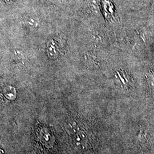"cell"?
I'll use <instances>...</instances> for the list:
<instances>
[{
    "mask_svg": "<svg viewBox=\"0 0 154 154\" xmlns=\"http://www.w3.org/2000/svg\"><path fill=\"white\" fill-rule=\"evenodd\" d=\"M75 140L76 141L77 146H82V147L84 148L85 146L88 143V137L85 132L83 131H79L75 137Z\"/></svg>",
    "mask_w": 154,
    "mask_h": 154,
    "instance_id": "cell-1",
    "label": "cell"
},
{
    "mask_svg": "<svg viewBox=\"0 0 154 154\" xmlns=\"http://www.w3.org/2000/svg\"><path fill=\"white\" fill-rule=\"evenodd\" d=\"M25 25L31 28H36L38 27L39 25V20L34 16H29L24 20Z\"/></svg>",
    "mask_w": 154,
    "mask_h": 154,
    "instance_id": "cell-2",
    "label": "cell"
},
{
    "mask_svg": "<svg viewBox=\"0 0 154 154\" xmlns=\"http://www.w3.org/2000/svg\"><path fill=\"white\" fill-rule=\"evenodd\" d=\"M147 79L149 87L154 90V72L149 73L147 75Z\"/></svg>",
    "mask_w": 154,
    "mask_h": 154,
    "instance_id": "cell-3",
    "label": "cell"
},
{
    "mask_svg": "<svg viewBox=\"0 0 154 154\" xmlns=\"http://www.w3.org/2000/svg\"><path fill=\"white\" fill-rule=\"evenodd\" d=\"M89 5L91 11L98 12L99 11V5L97 3V0H90L89 1Z\"/></svg>",
    "mask_w": 154,
    "mask_h": 154,
    "instance_id": "cell-4",
    "label": "cell"
},
{
    "mask_svg": "<svg viewBox=\"0 0 154 154\" xmlns=\"http://www.w3.org/2000/svg\"><path fill=\"white\" fill-rule=\"evenodd\" d=\"M147 130H146L145 129L143 130H141L140 131V133L139 135L138 136V138L139 140V142H144L145 141H146V138H147Z\"/></svg>",
    "mask_w": 154,
    "mask_h": 154,
    "instance_id": "cell-5",
    "label": "cell"
},
{
    "mask_svg": "<svg viewBox=\"0 0 154 154\" xmlns=\"http://www.w3.org/2000/svg\"><path fill=\"white\" fill-rule=\"evenodd\" d=\"M4 1L8 3H12V2H14L16 0H4Z\"/></svg>",
    "mask_w": 154,
    "mask_h": 154,
    "instance_id": "cell-6",
    "label": "cell"
},
{
    "mask_svg": "<svg viewBox=\"0 0 154 154\" xmlns=\"http://www.w3.org/2000/svg\"><path fill=\"white\" fill-rule=\"evenodd\" d=\"M52 1H58V0H52Z\"/></svg>",
    "mask_w": 154,
    "mask_h": 154,
    "instance_id": "cell-7",
    "label": "cell"
}]
</instances>
